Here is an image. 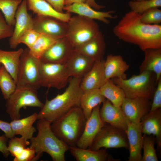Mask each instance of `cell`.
Here are the masks:
<instances>
[{"mask_svg": "<svg viewBox=\"0 0 161 161\" xmlns=\"http://www.w3.org/2000/svg\"><path fill=\"white\" fill-rule=\"evenodd\" d=\"M155 139L154 136L144 134L143 136V154L142 161H158L154 144Z\"/></svg>", "mask_w": 161, "mask_h": 161, "instance_id": "34", "label": "cell"}, {"mask_svg": "<svg viewBox=\"0 0 161 161\" xmlns=\"http://www.w3.org/2000/svg\"><path fill=\"white\" fill-rule=\"evenodd\" d=\"M40 34L33 29H29L23 35L20 40V44H24L30 49L35 43Z\"/></svg>", "mask_w": 161, "mask_h": 161, "instance_id": "38", "label": "cell"}, {"mask_svg": "<svg viewBox=\"0 0 161 161\" xmlns=\"http://www.w3.org/2000/svg\"><path fill=\"white\" fill-rule=\"evenodd\" d=\"M1 64H0V68H1Z\"/></svg>", "mask_w": 161, "mask_h": 161, "instance_id": "48", "label": "cell"}, {"mask_svg": "<svg viewBox=\"0 0 161 161\" xmlns=\"http://www.w3.org/2000/svg\"><path fill=\"white\" fill-rule=\"evenodd\" d=\"M40 60L33 56L29 48L24 50L20 59L17 74V87L37 90L41 86Z\"/></svg>", "mask_w": 161, "mask_h": 161, "instance_id": "7", "label": "cell"}, {"mask_svg": "<svg viewBox=\"0 0 161 161\" xmlns=\"http://www.w3.org/2000/svg\"><path fill=\"white\" fill-rule=\"evenodd\" d=\"M86 120L80 106L75 107L51 124L55 134L69 147L75 146Z\"/></svg>", "mask_w": 161, "mask_h": 161, "instance_id": "4", "label": "cell"}, {"mask_svg": "<svg viewBox=\"0 0 161 161\" xmlns=\"http://www.w3.org/2000/svg\"><path fill=\"white\" fill-rule=\"evenodd\" d=\"M156 75L152 72L145 71L134 75L129 79L114 78V83L123 91L126 97H143L152 99L155 90Z\"/></svg>", "mask_w": 161, "mask_h": 161, "instance_id": "5", "label": "cell"}, {"mask_svg": "<svg viewBox=\"0 0 161 161\" xmlns=\"http://www.w3.org/2000/svg\"><path fill=\"white\" fill-rule=\"evenodd\" d=\"M16 88L17 85L15 80L1 65L0 69V89L4 98L7 100Z\"/></svg>", "mask_w": 161, "mask_h": 161, "instance_id": "32", "label": "cell"}, {"mask_svg": "<svg viewBox=\"0 0 161 161\" xmlns=\"http://www.w3.org/2000/svg\"><path fill=\"white\" fill-rule=\"evenodd\" d=\"M27 9L37 15L50 16L67 22L71 17L70 13H61L45 0H26Z\"/></svg>", "mask_w": 161, "mask_h": 161, "instance_id": "24", "label": "cell"}, {"mask_svg": "<svg viewBox=\"0 0 161 161\" xmlns=\"http://www.w3.org/2000/svg\"><path fill=\"white\" fill-rule=\"evenodd\" d=\"M58 39L47 35L40 34L32 48L29 49L31 54L40 59L44 53Z\"/></svg>", "mask_w": 161, "mask_h": 161, "instance_id": "33", "label": "cell"}, {"mask_svg": "<svg viewBox=\"0 0 161 161\" xmlns=\"http://www.w3.org/2000/svg\"><path fill=\"white\" fill-rule=\"evenodd\" d=\"M63 10L66 11L67 13H74L92 19L98 20L106 24L110 22L108 18L114 19L117 18V15H113L115 13L114 11L107 12L97 11L86 3H75L65 6Z\"/></svg>", "mask_w": 161, "mask_h": 161, "instance_id": "18", "label": "cell"}, {"mask_svg": "<svg viewBox=\"0 0 161 161\" xmlns=\"http://www.w3.org/2000/svg\"><path fill=\"white\" fill-rule=\"evenodd\" d=\"M22 0H0V11L3 14L7 24L13 27L15 24V15Z\"/></svg>", "mask_w": 161, "mask_h": 161, "instance_id": "31", "label": "cell"}, {"mask_svg": "<svg viewBox=\"0 0 161 161\" xmlns=\"http://www.w3.org/2000/svg\"><path fill=\"white\" fill-rule=\"evenodd\" d=\"M36 153L35 150L30 147L25 148L17 157H14V161H35Z\"/></svg>", "mask_w": 161, "mask_h": 161, "instance_id": "41", "label": "cell"}, {"mask_svg": "<svg viewBox=\"0 0 161 161\" xmlns=\"http://www.w3.org/2000/svg\"><path fill=\"white\" fill-rule=\"evenodd\" d=\"M126 133L110 125L103 127L88 148L97 150L102 148H128Z\"/></svg>", "mask_w": 161, "mask_h": 161, "instance_id": "10", "label": "cell"}, {"mask_svg": "<svg viewBox=\"0 0 161 161\" xmlns=\"http://www.w3.org/2000/svg\"><path fill=\"white\" fill-rule=\"evenodd\" d=\"M67 23L66 37L75 49L96 36L100 31L94 20L78 15L71 17Z\"/></svg>", "mask_w": 161, "mask_h": 161, "instance_id": "6", "label": "cell"}, {"mask_svg": "<svg viewBox=\"0 0 161 161\" xmlns=\"http://www.w3.org/2000/svg\"><path fill=\"white\" fill-rule=\"evenodd\" d=\"M33 18V29L58 39L66 36L67 22L50 16L36 15Z\"/></svg>", "mask_w": 161, "mask_h": 161, "instance_id": "11", "label": "cell"}, {"mask_svg": "<svg viewBox=\"0 0 161 161\" xmlns=\"http://www.w3.org/2000/svg\"><path fill=\"white\" fill-rule=\"evenodd\" d=\"M106 100L99 89L83 91L80 99V107L86 120L90 116L93 109Z\"/></svg>", "mask_w": 161, "mask_h": 161, "instance_id": "28", "label": "cell"}, {"mask_svg": "<svg viewBox=\"0 0 161 161\" xmlns=\"http://www.w3.org/2000/svg\"><path fill=\"white\" fill-rule=\"evenodd\" d=\"M90 7L95 9L98 10L105 7L103 5H99L96 2L95 0H86V3Z\"/></svg>", "mask_w": 161, "mask_h": 161, "instance_id": "45", "label": "cell"}, {"mask_svg": "<svg viewBox=\"0 0 161 161\" xmlns=\"http://www.w3.org/2000/svg\"><path fill=\"white\" fill-rule=\"evenodd\" d=\"M140 16L131 10L126 13L113 28L114 34L143 51L149 48H161V25L145 24Z\"/></svg>", "mask_w": 161, "mask_h": 161, "instance_id": "1", "label": "cell"}, {"mask_svg": "<svg viewBox=\"0 0 161 161\" xmlns=\"http://www.w3.org/2000/svg\"><path fill=\"white\" fill-rule=\"evenodd\" d=\"M102 103L100 110V114L102 121L126 133L129 121L121 107L114 105L107 99Z\"/></svg>", "mask_w": 161, "mask_h": 161, "instance_id": "16", "label": "cell"}, {"mask_svg": "<svg viewBox=\"0 0 161 161\" xmlns=\"http://www.w3.org/2000/svg\"><path fill=\"white\" fill-rule=\"evenodd\" d=\"M150 100L145 98L126 97L121 107L129 122L137 123L150 111L151 103Z\"/></svg>", "mask_w": 161, "mask_h": 161, "instance_id": "15", "label": "cell"}, {"mask_svg": "<svg viewBox=\"0 0 161 161\" xmlns=\"http://www.w3.org/2000/svg\"><path fill=\"white\" fill-rule=\"evenodd\" d=\"M26 0H23L18 6L15 15V24L12 35L10 37V47L15 48L20 40L28 30L33 29V18L28 12Z\"/></svg>", "mask_w": 161, "mask_h": 161, "instance_id": "13", "label": "cell"}, {"mask_svg": "<svg viewBox=\"0 0 161 161\" xmlns=\"http://www.w3.org/2000/svg\"><path fill=\"white\" fill-rule=\"evenodd\" d=\"M143 134L155 137V141L159 149L161 147V108L153 112H149L140 121Z\"/></svg>", "mask_w": 161, "mask_h": 161, "instance_id": "21", "label": "cell"}, {"mask_svg": "<svg viewBox=\"0 0 161 161\" xmlns=\"http://www.w3.org/2000/svg\"><path fill=\"white\" fill-rule=\"evenodd\" d=\"M24 49L6 51L0 49V64L3 65L14 79L16 83L21 55Z\"/></svg>", "mask_w": 161, "mask_h": 161, "instance_id": "29", "label": "cell"}, {"mask_svg": "<svg viewBox=\"0 0 161 161\" xmlns=\"http://www.w3.org/2000/svg\"><path fill=\"white\" fill-rule=\"evenodd\" d=\"M104 61H95L92 68L82 78L80 87L83 91L100 89L105 83L106 80Z\"/></svg>", "mask_w": 161, "mask_h": 161, "instance_id": "19", "label": "cell"}, {"mask_svg": "<svg viewBox=\"0 0 161 161\" xmlns=\"http://www.w3.org/2000/svg\"><path fill=\"white\" fill-rule=\"evenodd\" d=\"M131 11L141 15L146 11L152 8L161 7V0H131L128 3Z\"/></svg>", "mask_w": 161, "mask_h": 161, "instance_id": "35", "label": "cell"}, {"mask_svg": "<svg viewBox=\"0 0 161 161\" xmlns=\"http://www.w3.org/2000/svg\"><path fill=\"white\" fill-rule=\"evenodd\" d=\"M82 78L71 77L65 91L45 103L37 114V120L45 119L51 123L72 109L80 106L83 91L80 87Z\"/></svg>", "mask_w": 161, "mask_h": 161, "instance_id": "2", "label": "cell"}, {"mask_svg": "<svg viewBox=\"0 0 161 161\" xmlns=\"http://www.w3.org/2000/svg\"><path fill=\"white\" fill-rule=\"evenodd\" d=\"M8 139L4 134L0 136V152L5 158H7L10 154L7 145Z\"/></svg>", "mask_w": 161, "mask_h": 161, "instance_id": "43", "label": "cell"}, {"mask_svg": "<svg viewBox=\"0 0 161 161\" xmlns=\"http://www.w3.org/2000/svg\"><path fill=\"white\" fill-rule=\"evenodd\" d=\"M99 89L101 94L112 104L121 107L126 97L125 95L123 90L114 83L111 79L106 80Z\"/></svg>", "mask_w": 161, "mask_h": 161, "instance_id": "30", "label": "cell"}, {"mask_svg": "<svg viewBox=\"0 0 161 161\" xmlns=\"http://www.w3.org/2000/svg\"><path fill=\"white\" fill-rule=\"evenodd\" d=\"M56 10L61 13H63L65 0H45Z\"/></svg>", "mask_w": 161, "mask_h": 161, "instance_id": "44", "label": "cell"}, {"mask_svg": "<svg viewBox=\"0 0 161 161\" xmlns=\"http://www.w3.org/2000/svg\"><path fill=\"white\" fill-rule=\"evenodd\" d=\"M37 117V114L35 112L25 118L12 120L10 123L14 134L20 135L27 140L30 139L36 131L33 125Z\"/></svg>", "mask_w": 161, "mask_h": 161, "instance_id": "27", "label": "cell"}, {"mask_svg": "<svg viewBox=\"0 0 161 161\" xmlns=\"http://www.w3.org/2000/svg\"><path fill=\"white\" fill-rule=\"evenodd\" d=\"M100 105L94 108L89 117L86 120L82 133L76 146L82 148H89L96 136L105 125L100 114Z\"/></svg>", "mask_w": 161, "mask_h": 161, "instance_id": "14", "label": "cell"}, {"mask_svg": "<svg viewBox=\"0 0 161 161\" xmlns=\"http://www.w3.org/2000/svg\"><path fill=\"white\" fill-rule=\"evenodd\" d=\"M86 0H65L64 5L67 6L75 3H85Z\"/></svg>", "mask_w": 161, "mask_h": 161, "instance_id": "46", "label": "cell"}, {"mask_svg": "<svg viewBox=\"0 0 161 161\" xmlns=\"http://www.w3.org/2000/svg\"><path fill=\"white\" fill-rule=\"evenodd\" d=\"M39 72L41 86L48 88L62 89L71 78L65 64L44 63L40 61Z\"/></svg>", "mask_w": 161, "mask_h": 161, "instance_id": "9", "label": "cell"}, {"mask_svg": "<svg viewBox=\"0 0 161 161\" xmlns=\"http://www.w3.org/2000/svg\"><path fill=\"white\" fill-rule=\"evenodd\" d=\"M95 62L75 50L65 64L70 77L82 78L92 68Z\"/></svg>", "mask_w": 161, "mask_h": 161, "instance_id": "20", "label": "cell"}, {"mask_svg": "<svg viewBox=\"0 0 161 161\" xmlns=\"http://www.w3.org/2000/svg\"><path fill=\"white\" fill-rule=\"evenodd\" d=\"M38 120L36 125L38 133L30 140L29 147L40 157L45 152L53 161H65V154L69 150V146L52 131L50 122L44 119Z\"/></svg>", "mask_w": 161, "mask_h": 161, "instance_id": "3", "label": "cell"}, {"mask_svg": "<svg viewBox=\"0 0 161 161\" xmlns=\"http://www.w3.org/2000/svg\"><path fill=\"white\" fill-rule=\"evenodd\" d=\"M129 151L128 161H142L143 136L140 122L132 123L129 121L126 131Z\"/></svg>", "mask_w": 161, "mask_h": 161, "instance_id": "17", "label": "cell"}, {"mask_svg": "<svg viewBox=\"0 0 161 161\" xmlns=\"http://www.w3.org/2000/svg\"><path fill=\"white\" fill-rule=\"evenodd\" d=\"M133 1H141V0H132Z\"/></svg>", "mask_w": 161, "mask_h": 161, "instance_id": "47", "label": "cell"}, {"mask_svg": "<svg viewBox=\"0 0 161 161\" xmlns=\"http://www.w3.org/2000/svg\"><path fill=\"white\" fill-rule=\"evenodd\" d=\"M6 100V112L12 120L20 118V111L23 108L28 106L41 109L44 105L38 98L37 90L26 87H17Z\"/></svg>", "mask_w": 161, "mask_h": 161, "instance_id": "8", "label": "cell"}, {"mask_svg": "<svg viewBox=\"0 0 161 161\" xmlns=\"http://www.w3.org/2000/svg\"><path fill=\"white\" fill-rule=\"evenodd\" d=\"M143 23L148 24H160L161 23V10L159 8L149 9L140 15Z\"/></svg>", "mask_w": 161, "mask_h": 161, "instance_id": "37", "label": "cell"}, {"mask_svg": "<svg viewBox=\"0 0 161 161\" xmlns=\"http://www.w3.org/2000/svg\"><path fill=\"white\" fill-rule=\"evenodd\" d=\"M104 66L106 80L114 78H127L126 72L129 66L120 55H108L104 61Z\"/></svg>", "mask_w": 161, "mask_h": 161, "instance_id": "22", "label": "cell"}, {"mask_svg": "<svg viewBox=\"0 0 161 161\" xmlns=\"http://www.w3.org/2000/svg\"><path fill=\"white\" fill-rule=\"evenodd\" d=\"M75 50V48L66 37L58 39L43 55V62L65 64Z\"/></svg>", "mask_w": 161, "mask_h": 161, "instance_id": "12", "label": "cell"}, {"mask_svg": "<svg viewBox=\"0 0 161 161\" xmlns=\"http://www.w3.org/2000/svg\"><path fill=\"white\" fill-rule=\"evenodd\" d=\"M30 144V142L21 137H14L8 142V149L10 154L14 157L18 156L23 150Z\"/></svg>", "mask_w": 161, "mask_h": 161, "instance_id": "36", "label": "cell"}, {"mask_svg": "<svg viewBox=\"0 0 161 161\" xmlns=\"http://www.w3.org/2000/svg\"><path fill=\"white\" fill-rule=\"evenodd\" d=\"M0 129L4 133L5 136L11 139L15 136L11 128L10 123L0 120Z\"/></svg>", "mask_w": 161, "mask_h": 161, "instance_id": "42", "label": "cell"}, {"mask_svg": "<svg viewBox=\"0 0 161 161\" xmlns=\"http://www.w3.org/2000/svg\"><path fill=\"white\" fill-rule=\"evenodd\" d=\"M155 88L149 112L154 111L161 107V78L157 82Z\"/></svg>", "mask_w": 161, "mask_h": 161, "instance_id": "39", "label": "cell"}, {"mask_svg": "<svg viewBox=\"0 0 161 161\" xmlns=\"http://www.w3.org/2000/svg\"><path fill=\"white\" fill-rule=\"evenodd\" d=\"M69 150L77 161H107L115 160L110 157L105 148L94 150L80 148L76 146H70Z\"/></svg>", "mask_w": 161, "mask_h": 161, "instance_id": "26", "label": "cell"}, {"mask_svg": "<svg viewBox=\"0 0 161 161\" xmlns=\"http://www.w3.org/2000/svg\"><path fill=\"white\" fill-rule=\"evenodd\" d=\"M106 44L102 33L75 49V50L95 61L103 59L105 53Z\"/></svg>", "mask_w": 161, "mask_h": 161, "instance_id": "23", "label": "cell"}, {"mask_svg": "<svg viewBox=\"0 0 161 161\" xmlns=\"http://www.w3.org/2000/svg\"><path fill=\"white\" fill-rule=\"evenodd\" d=\"M13 30V27L8 25L0 11V40L10 37Z\"/></svg>", "mask_w": 161, "mask_h": 161, "instance_id": "40", "label": "cell"}, {"mask_svg": "<svg viewBox=\"0 0 161 161\" xmlns=\"http://www.w3.org/2000/svg\"><path fill=\"white\" fill-rule=\"evenodd\" d=\"M144 58L139 66L140 73L152 72L156 75V84L161 78V48H149L143 51Z\"/></svg>", "mask_w": 161, "mask_h": 161, "instance_id": "25", "label": "cell"}]
</instances>
